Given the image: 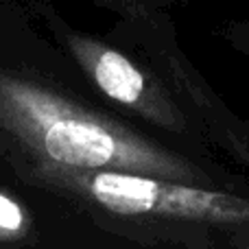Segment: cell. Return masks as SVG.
<instances>
[{
	"mask_svg": "<svg viewBox=\"0 0 249 249\" xmlns=\"http://www.w3.org/2000/svg\"><path fill=\"white\" fill-rule=\"evenodd\" d=\"M234 249H249V245H243V247H234Z\"/></svg>",
	"mask_w": 249,
	"mask_h": 249,
	"instance_id": "obj_9",
	"label": "cell"
},
{
	"mask_svg": "<svg viewBox=\"0 0 249 249\" xmlns=\"http://www.w3.org/2000/svg\"><path fill=\"white\" fill-rule=\"evenodd\" d=\"M221 37L241 55L249 57V20H238V22H228L221 29Z\"/></svg>",
	"mask_w": 249,
	"mask_h": 249,
	"instance_id": "obj_6",
	"label": "cell"
},
{
	"mask_svg": "<svg viewBox=\"0 0 249 249\" xmlns=\"http://www.w3.org/2000/svg\"><path fill=\"white\" fill-rule=\"evenodd\" d=\"M42 13L48 29L59 39L66 53L77 61L83 77L109 103L133 114L151 127L197 144H206L199 129L173 99L166 86L133 53L123 51L109 39L94 33L74 29L46 4H42Z\"/></svg>",
	"mask_w": 249,
	"mask_h": 249,
	"instance_id": "obj_4",
	"label": "cell"
},
{
	"mask_svg": "<svg viewBox=\"0 0 249 249\" xmlns=\"http://www.w3.org/2000/svg\"><path fill=\"white\" fill-rule=\"evenodd\" d=\"M112 33L166 86L206 144L219 146L249 168V123L219 99L188 61L177 42L173 20L162 9L138 2L129 13L118 18Z\"/></svg>",
	"mask_w": 249,
	"mask_h": 249,
	"instance_id": "obj_3",
	"label": "cell"
},
{
	"mask_svg": "<svg viewBox=\"0 0 249 249\" xmlns=\"http://www.w3.org/2000/svg\"><path fill=\"white\" fill-rule=\"evenodd\" d=\"M136 2H142V4H149V7H160V9H162V4L171 2V0H136Z\"/></svg>",
	"mask_w": 249,
	"mask_h": 249,
	"instance_id": "obj_8",
	"label": "cell"
},
{
	"mask_svg": "<svg viewBox=\"0 0 249 249\" xmlns=\"http://www.w3.org/2000/svg\"><path fill=\"white\" fill-rule=\"evenodd\" d=\"M99 7H103V9H107V11H112V13H116L118 18L124 16V13H129L133 7H136V0H94Z\"/></svg>",
	"mask_w": 249,
	"mask_h": 249,
	"instance_id": "obj_7",
	"label": "cell"
},
{
	"mask_svg": "<svg viewBox=\"0 0 249 249\" xmlns=\"http://www.w3.org/2000/svg\"><path fill=\"white\" fill-rule=\"evenodd\" d=\"M33 230V221L22 201L11 193L0 190V245H13L24 241Z\"/></svg>",
	"mask_w": 249,
	"mask_h": 249,
	"instance_id": "obj_5",
	"label": "cell"
},
{
	"mask_svg": "<svg viewBox=\"0 0 249 249\" xmlns=\"http://www.w3.org/2000/svg\"><path fill=\"white\" fill-rule=\"evenodd\" d=\"M0 153L83 171H121L236 190L219 168L173 151L20 70L0 68Z\"/></svg>",
	"mask_w": 249,
	"mask_h": 249,
	"instance_id": "obj_1",
	"label": "cell"
},
{
	"mask_svg": "<svg viewBox=\"0 0 249 249\" xmlns=\"http://www.w3.org/2000/svg\"><path fill=\"white\" fill-rule=\"evenodd\" d=\"M22 181L66 201L92 223L144 245H249V193L121 171H83L7 158Z\"/></svg>",
	"mask_w": 249,
	"mask_h": 249,
	"instance_id": "obj_2",
	"label": "cell"
}]
</instances>
